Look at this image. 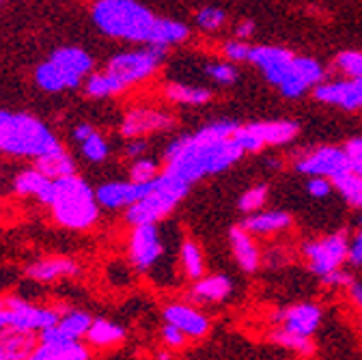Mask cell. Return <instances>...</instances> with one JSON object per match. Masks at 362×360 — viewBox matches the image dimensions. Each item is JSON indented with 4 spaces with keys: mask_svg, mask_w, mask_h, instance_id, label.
<instances>
[{
    "mask_svg": "<svg viewBox=\"0 0 362 360\" xmlns=\"http://www.w3.org/2000/svg\"><path fill=\"white\" fill-rule=\"evenodd\" d=\"M238 127V121H214L194 134L175 139L164 149V170L194 184L207 175L231 168L244 156L233 139Z\"/></svg>",
    "mask_w": 362,
    "mask_h": 360,
    "instance_id": "1",
    "label": "cell"
},
{
    "mask_svg": "<svg viewBox=\"0 0 362 360\" xmlns=\"http://www.w3.org/2000/svg\"><path fill=\"white\" fill-rule=\"evenodd\" d=\"M90 18L106 37L129 43H149L158 20L139 0H95Z\"/></svg>",
    "mask_w": 362,
    "mask_h": 360,
    "instance_id": "2",
    "label": "cell"
},
{
    "mask_svg": "<svg viewBox=\"0 0 362 360\" xmlns=\"http://www.w3.org/2000/svg\"><path fill=\"white\" fill-rule=\"evenodd\" d=\"M57 224L69 231H88L100 218V203L95 190L76 173L54 179V197L50 203Z\"/></svg>",
    "mask_w": 362,
    "mask_h": 360,
    "instance_id": "3",
    "label": "cell"
},
{
    "mask_svg": "<svg viewBox=\"0 0 362 360\" xmlns=\"http://www.w3.org/2000/svg\"><path fill=\"white\" fill-rule=\"evenodd\" d=\"M59 145L52 129L37 117L0 110V153L35 160Z\"/></svg>",
    "mask_w": 362,
    "mask_h": 360,
    "instance_id": "4",
    "label": "cell"
},
{
    "mask_svg": "<svg viewBox=\"0 0 362 360\" xmlns=\"http://www.w3.org/2000/svg\"><path fill=\"white\" fill-rule=\"evenodd\" d=\"M190 186L192 184H188L186 179H181L168 170L158 173L153 182H149L147 194L127 207L125 211L127 224H132V227H136V224H147V222L160 224L186 199V194L190 192Z\"/></svg>",
    "mask_w": 362,
    "mask_h": 360,
    "instance_id": "5",
    "label": "cell"
},
{
    "mask_svg": "<svg viewBox=\"0 0 362 360\" xmlns=\"http://www.w3.org/2000/svg\"><path fill=\"white\" fill-rule=\"evenodd\" d=\"M164 57H166V48L149 46L147 43V48L117 52L106 63V71L117 76L129 88L134 84H141V82L149 80L151 76H156Z\"/></svg>",
    "mask_w": 362,
    "mask_h": 360,
    "instance_id": "6",
    "label": "cell"
},
{
    "mask_svg": "<svg viewBox=\"0 0 362 360\" xmlns=\"http://www.w3.org/2000/svg\"><path fill=\"white\" fill-rule=\"evenodd\" d=\"M347 252H349V240L345 233H330L320 240H310L302 246L306 265L320 279L332 272V269L341 267L347 261Z\"/></svg>",
    "mask_w": 362,
    "mask_h": 360,
    "instance_id": "7",
    "label": "cell"
},
{
    "mask_svg": "<svg viewBox=\"0 0 362 360\" xmlns=\"http://www.w3.org/2000/svg\"><path fill=\"white\" fill-rule=\"evenodd\" d=\"M129 263L139 272H153L164 257V240L158 222L136 224L129 233Z\"/></svg>",
    "mask_w": 362,
    "mask_h": 360,
    "instance_id": "8",
    "label": "cell"
},
{
    "mask_svg": "<svg viewBox=\"0 0 362 360\" xmlns=\"http://www.w3.org/2000/svg\"><path fill=\"white\" fill-rule=\"evenodd\" d=\"M5 308H7V326L22 328L28 332H41L45 328L54 326L61 318V313L65 310L59 306L30 304L22 298H7Z\"/></svg>",
    "mask_w": 362,
    "mask_h": 360,
    "instance_id": "9",
    "label": "cell"
},
{
    "mask_svg": "<svg viewBox=\"0 0 362 360\" xmlns=\"http://www.w3.org/2000/svg\"><path fill=\"white\" fill-rule=\"evenodd\" d=\"M324 80H326V69L322 67L320 61H315L310 57H293L289 69L285 71L276 88L281 91V95L289 100H298Z\"/></svg>",
    "mask_w": 362,
    "mask_h": 360,
    "instance_id": "10",
    "label": "cell"
},
{
    "mask_svg": "<svg viewBox=\"0 0 362 360\" xmlns=\"http://www.w3.org/2000/svg\"><path fill=\"white\" fill-rule=\"evenodd\" d=\"M175 125V117L162 108L149 106H134L125 112L121 121V137L123 139H145L149 134L170 129Z\"/></svg>",
    "mask_w": 362,
    "mask_h": 360,
    "instance_id": "11",
    "label": "cell"
},
{
    "mask_svg": "<svg viewBox=\"0 0 362 360\" xmlns=\"http://www.w3.org/2000/svg\"><path fill=\"white\" fill-rule=\"evenodd\" d=\"M88 356L90 354L80 343V339H69L54 324L39 332V343L35 347L33 360H86Z\"/></svg>",
    "mask_w": 362,
    "mask_h": 360,
    "instance_id": "12",
    "label": "cell"
},
{
    "mask_svg": "<svg viewBox=\"0 0 362 360\" xmlns=\"http://www.w3.org/2000/svg\"><path fill=\"white\" fill-rule=\"evenodd\" d=\"M313 98L328 106H339L343 110H362V78L324 80L313 88Z\"/></svg>",
    "mask_w": 362,
    "mask_h": 360,
    "instance_id": "13",
    "label": "cell"
},
{
    "mask_svg": "<svg viewBox=\"0 0 362 360\" xmlns=\"http://www.w3.org/2000/svg\"><path fill=\"white\" fill-rule=\"evenodd\" d=\"M349 168V160L345 153V147H317L308 153H304L302 158H298L296 162V170L302 175H320V177H334L343 170Z\"/></svg>",
    "mask_w": 362,
    "mask_h": 360,
    "instance_id": "14",
    "label": "cell"
},
{
    "mask_svg": "<svg viewBox=\"0 0 362 360\" xmlns=\"http://www.w3.org/2000/svg\"><path fill=\"white\" fill-rule=\"evenodd\" d=\"M48 61L59 69V74L63 76L67 88L80 86L86 80V76L93 71V65H95L93 63V57H90L86 50L74 48V46L54 50Z\"/></svg>",
    "mask_w": 362,
    "mask_h": 360,
    "instance_id": "15",
    "label": "cell"
},
{
    "mask_svg": "<svg viewBox=\"0 0 362 360\" xmlns=\"http://www.w3.org/2000/svg\"><path fill=\"white\" fill-rule=\"evenodd\" d=\"M293 57H296L293 52H289L287 48H279V46H250L248 63L261 69V74L272 86H279Z\"/></svg>",
    "mask_w": 362,
    "mask_h": 360,
    "instance_id": "16",
    "label": "cell"
},
{
    "mask_svg": "<svg viewBox=\"0 0 362 360\" xmlns=\"http://www.w3.org/2000/svg\"><path fill=\"white\" fill-rule=\"evenodd\" d=\"M322 318L324 313L317 304L310 302H300L293 306H287L279 313H274V322L287 330H293L298 335H306L313 337L322 326Z\"/></svg>",
    "mask_w": 362,
    "mask_h": 360,
    "instance_id": "17",
    "label": "cell"
},
{
    "mask_svg": "<svg viewBox=\"0 0 362 360\" xmlns=\"http://www.w3.org/2000/svg\"><path fill=\"white\" fill-rule=\"evenodd\" d=\"M162 315H164L166 324L177 326L188 339H203V337H207V332L211 328L207 315H203L192 302L190 304L173 302L164 308Z\"/></svg>",
    "mask_w": 362,
    "mask_h": 360,
    "instance_id": "18",
    "label": "cell"
},
{
    "mask_svg": "<svg viewBox=\"0 0 362 360\" xmlns=\"http://www.w3.org/2000/svg\"><path fill=\"white\" fill-rule=\"evenodd\" d=\"M149 190V184H136V182H108L95 190L98 203L104 209H127L139 199H143Z\"/></svg>",
    "mask_w": 362,
    "mask_h": 360,
    "instance_id": "19",
    "label": "cell"
},
{
    "mask_svg": "<svg viewBox=\"0 0 362 360\" xmlns=\"http://www.w3.org/2000/svg\"><path fill=\"white\" fill-rule=\"evenodd\" d=\"M78 272H80V263L69 257H45L26 267V277L33 283H43V285L76 277Z\"/></svg>",
    "mask_w": 362,
    "mask_h": 360,
    "instance_id": "20",
    "label": "cell"
},
{
    "mask_svg": "<svg viewBox=\"0 0 362 360\" xmlns=\"http://www.w3.org/2000/svg\"><path fill=\"white\" fill-rule=\"evenodd\" d=\"M13 192L18 197L37 199L41 205L50 207L52 197H54V179L45 177L37 166H33V168H26L13 177Z\"/></svg>",
    "mask_w": 362,
    "mask_h": 360,
    "instance_id": "21",
    "label": "cell"
},
{
    "mask_svg": "<svg viewBox=\"0 0 362 360\" xmlns=\"http://www.w3.org/2000/svg\"><path fill=\"white\" fill-rule=\"evenodd\" d=\"M37 343L35 332L13 326L0 328V360H33Z\"/></svg>",
    "mask_w": 362,
    "mask_h": 360,
    "instance_id": "22",
    "label": "cell"
},
{
    "mask_svg": "<svg viewBox=\"0 0 362 360\" xmlns=\"http://www.w3.org/2000/svg\"><path fill=\"white\" fill-rule=\"evenodd\" d=\"M233 294V281L224 274H211V277H201L194 281L190 289V302L192 304H218L229 300Z\"/></svg>",
    "mask_w": 362,
    "mask_h": 360,
    "instance_id": "23",
    "label": "cell"
},
{
    "mask_svg": "<svg viewBox=\"0 0 362 360\" xmlns=\"http://www.w3.org/2000/svg\"><path fill=\"white\" fill-rule=\"evenodd\" d=\"M291 214L289 211H283V209H269V211H255L250 214L244 222L242 227L246 231H250L252 236H274V233H281L285 229L291 227Z\"/></svg>",
    "mask_w": 362,
    "mask_h": 360,
    "instance_id": "24",
    "label": "cell"
},
{
    "mask_svg": "<svg viewBox=\"0 0 362 360\" xmlns=\"http://www.w3.org/2000/svg\"><path fill=\"white\" fill-rule=\"evenodd\" d=\"M229 242H231L235 261L244 272H257L261 265V252L252 240V233L246 231L244 227H233L229 233Z\"/></svg>",
    "mask_w": 362,
    "mask_h": 360,
    "instance_id": "25",
    "label": "cell"
},
{
    "mask_svg": "<svg viewBox=\"0 0 362 360\" xmlns=\"http://www.w3.org/2000/svg\"><path fill=\"white\" fill-rule=\"evenodd\" d=\"M190 37V28L179 22V20H170V18H158L149 37V46H160V48H170V46H179Z\"/></svg>",
    "mask_w": 362,
    "mask_h": 360,
    "instance_id": "26",
    "label": "cell"
},
{
    "mask_svg": "<svg viewBox=\"0 0 362 360\" xmlns=\"http://www.w3.org/2000/svg\"><path fill=\"white\" fill-rule=\"evenodd\" d=\"M250 125L261 137L265 147L287 145L300 134V125L296 121H261V123H250Z\"/></svg>",
    "mask_w": 362,
    "mask_h": 360,
    "instance_id": "27",
    "label": "cell"
},
{
    "mask_svg": "<svg viewBox=\"0 0 362 360\" xmlns=\"http://www.w3.org/2000/svg\"><path fill=\"white\" fill-rule=\"evenodd\" d=\"M127 91V86L117 78L112 76L110 71H100V74H93L90 71L84 80V93L88 98H95V100H104V98H115V95H121Z\"/></svg>",
    "mask_w": 362,
    "mask_h": 360,
    "instance_id": "28",
    "label": "cell"
},
{
    "mask_svg": "<svg viewBox=\"0 0 362 360\" xmlns=\"http://www.w3.org/2000/svg\"><path fill=\"white\" fill-rule=\"evenodd\" d=\"M35 166L50 179H61V177H69L76 173V164H74L71 156L61 145L48 153L35 158Z\"/></svg>",
    "mask_w": 362,
    "mask_h": 360,
    "instance_id": "29",
    "label": "cell"
},
{
    "mask_svg": "<svg viewBox=\"0 0 362 360\" xmlns=\"http://www.w3.org/2000/svg\"><path fill=\"white\" fill-rule=\"evenodd\" d=\"M164 98L175 104L184 106H203L211 100V91L203 86L184 84V82H168L164 86Z\"/></svg>",
    "mask_w": 362,
    "mask_h": 360,
    "instance_id": "30",
    "label": "cell"
},
{
    "mask_svg": "<svg viewBox=\"0 0 362 360\" xmlns=\"http://www.w3.org/2000/svg\"><path fill=\"white\" fill-rule=\"evenodd\" d=\"M123 339H125V330L110 320H93V324H90V328L86 332V341L100 349L115 347Z\"/></svg>",
    "mask_w": 362,
    "mask_h": 360,
    "instance_id": "31",
    "label": "cell"
},
{
    "mask_svg": "<svg viewBox=\"0 0 362 360\" xmlns=\"http://www.w3.org/2000/svg\"><path fill=\"white\" fill-rule=\"evenodd\" d=\"M179 263H181V269H184V277L188 281H199L201 277H205V257H203L201 246L194 240L181 242Z\"/></svg>",
    "mask_w": 362,
    "mask_h": 360,
    "instance_id": "32",
    "label": "cell"
},
{
    "mask_svg": "<svg viewBox=\"0 0 362 360\" xmlns=\"http://www.w3.org/2000/svg\"><path fill=\"white\" fill-rule=\"evenodd\" d=\"M269 341L281 345L283 349H289L298 356H313L315 354V343H313V337H306V335H298L293 330H287L283 326H279L276 330L269 332Z\"/></svg>",
    "mask_w": 362,
    "mask_h": 360,
    "instance_id": "33",
    "label": "cell"
},
{
    "mask_svg": "<svg viewBox=\"0 0 362 360\" xmlns=\"http://www.w3.org/2000/svg\"><path fill=\"white\" fill-rule=\"evenodd\" d=\"M332 184H334V190L345 199V203L362 209V175L347 168L332 177Z\"/></svg>",
    "mask_w": 362,
    "mask_h": 360,
    "instance_id": "34",
    "label": "cell"
},
{
    "mask_svg": "<svg viewBox=\"0 0 362 360\" xmlns=\"http://www.w3.org/2000/svg\"><path fill=\"white\" fill-rule=\"evenodd\" d=\"M90 324H93V318L84 310H76V308H65L61 313V318L57 322L59 330L63 335H67L69 339H82L86 337Z\"/></svg>",
    "mask_w": 362,
    "mask_h": 360,
    "instance_id": "35",
    "label": "cell"
},
{
    "mask_svg": "<svg viewBox=\"0 0 362 360\" xmlns=\"http://www.w3.org/2000/svg\"><path fill=\"white\" fill-rule=\"evenodd\" d=\"M80 147H82V156H84L88 162H93V164H102V162H106L108 156H110V145H108V141L102 137V134H98V132L90 134V137H88L86 141H82Z\"/></svg>",
    "mask_w": 362,
    "mask_h": 360,
    "instance_id": "36",
    "label": "cell"
},
{
    "mask_svg": "<svg viewBox=\"0 0 362 360\" xmlns=\"http://www.w3.org/2000/svg\"><path fill=\"white\" fill-rule=\"evenodd\" d=\"M334 67L345 78H362V52L345 50L334 59Z\"/></svg>",
    "mask_w": 362,
    "mask_h": 360,
    "instance_id": "37",
    "label": "cell"
},
{
    "mask_svg": "<svg viewBox=\"0 0 362 360\" xmlns=\"http://www.w3.org/2000/svg\"><path fill=\"white\" fill-rule=\"evenodd\" d=\"M205 74L214 80V82H218V84H222V86H229V84H233L235 80H238V69H235V65L231 63V61H211V63H207L205 65Z\"/></svg>",
    "mask_w": 362,
    "mask_h": 360,
    "instance_id": "38",
    "label": "cell"
},
{
    "mask_svg": "<svg viewBox=\"0 0 362 360\" xmlns=\"http://www.w3.org/2000/svg\"><path fill=\"white\" fill-rule=\"evenodd\" d=\"M160 166L158 162L149 160V158H136L129 166V179L136 184H149L158 177Z\"/></svg>",
    "mask_w": 362,
    "mask_h": 360,
    "instance_id": "39",
    "label": "cell"
},
{
    "mask_svg": "<svg viewBox=\"0 0 362 360\" xmlns=\"http://www.w3.org/2000/svg\"><path fill=\"white\" fill-rule=\"evenodd\" d=\"M233 139L238 141V145L242 147L244 153H259L265 147L252 125H240L233 134Z\"/></svg>",
    "mask_w": 362,
    "mask_h": 360,
    "instance_id": "40",
    "label": "cell"
},
{
    "mask_svg": "<svg viewBox=\"0 0 362 360\" xmlns=\"http://www.w3.org/2000/svg\"><path fill=\"white\" fill-rule=\"evenodd\" d=\"M194 22H197V26L201 30H209L211 33V30H218V28L224 26L226 13L222 9H218V7H203L201 11H197Z\"/></svg>",
    "mask_w": 362,
    "mask_h": 360,
    "instance_id": "41",
    "label": "cell"
},
{
    "mask_svg": "<svg viewBox=\"0 0 362 360\" xmlns=\"http://www.w3.org/2000/svg\"><path fill=\"white\" fill-rule=\"evenodd\" d=\"M265 201H267V186H255V188H250V190H246L244 194H242V199H240V209L242 211H246V214H255V211H259L263 205H265Z\"/></svg>",
    "mask_w": 362,
    "mask_h": 360,
    "instance_id": "42",
    "label": "cell"
},
{
    "mask_svg": "<svg viewBox=\"0 0 362 360\" xmlns=\"http://www.w3.org/2000/svg\"><path fill=\"white\" fill-rule=\"evenodd\" d=\"M222 54L226 61H231V63H244L248 61L250 57V46L244 41V39H233V41H226L224 46H222Z\"/></svg>",
    "mask_w": 362,
    "mask_h": 360,
    "instance_id": "43",
    "label": "cell"
},
{
    "mask_svg": "<svg viewBox=\"0 0 362 360\" xmlns=\"http://www.w3.org/2000/svg\"><path fill=\"white\" fill-rule=\"evenodd\" d=\"M332 190H334V184H332L330 177L326 179V177H320V175H313L308 179V184H306V192L310 197H315V199H326V197L332 194Z\"/></svg>",
    "mask_w": 362,
    "mask_h": 360,
    "instance_id": "44",
    "label": "cell"
},
{
    "mask_svg": "<svg viewBox=\"0 0 362 360\" xmlns=\"http://www.w3.org/2000/svg\"><path fill=\"white\" fill-rule=\"evenodd\" d=\"M345 153L349 160V170L362 175V139H351L345 143Z\"/></svg>",
    "mask_w": 362,
    "mask_h": 360,
    "instance_id": "45",
    "label": "cell"
},
{
    "mask_svg": "<svg viewBox=\"0 0 362 360\" xmlns=\"http://www.w3.org/2000/svg\"><path fill=\"white\" fill-rule=\"evenodd\" d=\"M162 341H164V345L168 347V349H181L186 345V341H188V337L181 332L177 326H173V324H166L164 328H162Z\"/></svg>",
    "mask_w": 362,
    "mask_h": 360,
    "instance_id": "46",
    "label": "cell"
},
{
    "mask_svg": "<svg viewBox=\"0 0 362 360\" xmlns=\"http://www.w3.org/2000/svg\"><path fill=\"white\" fill-rule=\"evenodd\" d=\"M351 281H354L351 274L345 272L343 267H337V269H332V272H328V274L322 277V283L328 285V287H349Z\"/></svg>",
    "mask_w": 362,
    "mask_h": 360,
    "instance_id": "47",
    "label": "cell"
},
{
    "mask_svg": "<svg viewBox=\"0 0 362 360\" xmlns=\"http://www.w3.org/2000/svg\"><path fill=\"white\" fill-rule=\"evenodd\" d=\"M347 261H349L354 267H360V265H362V227H360V231L349 240Z\"/></svg>",
    "mask_w": 362,
    "mask_h": 360,
    "instance_id": "48",
    "label": "cell"
},
{
    "mask_svg": "<svg viewBox=\"0 0 362 360\" xmlns=\"http://www.w3.org/2000/svg\"><path fill=\"white\" fill-rule=\"evenodd\" d=\"M147 151V143L143 139H129V143L125 145V156L129 160H136V158H143V153Z\"/></svg>",
    "mask_w": 362,
    "mask_h": 360,
    "instance_id": "49",
    "label": "cell"
},
{
    "mask_svg": "<svg viewBox=\"0 0 362 360\" xmlns=\"http://www.w3.org/2000/svg\"><path fill=\"white\" fill-rule=\"evenodd\" d=\"M93 132H95V129H93V125H90V123H78V125L74 127V134H71V137H74V141L82 143V141H86Z\"/></svg>",
    "mask_w": 362,
    "mask_h": 360,
    "instance_id": "50",
    "label": "cell"
},
{
    "mask_svg": "<svg viewBox=\"0 0 362 360\" xmlns=\"http://www.w3.org/2000/svg\"><path fill=\"white\" fill-rule=\"evenodd\" d=\"M252 35H255V22H250V20H246V22H242V24H238V28H235V37L238 39H252Z\"/></svg>",
    "mask_w": 362,
    "mask_h": 360,
    "instance_id": "51",
    "label": "cell"
},
{
    "mask_svg": "<svg viewBox=\"0 0 362 360\" xmlns=\"http://www.w3.org/2000/svg\"><path fill=\"white\" fill-rule=\"evenodd\" d=\"M349 298L354 300L358 308H362V283H356V281L349 283Z\"/></svg>",
    "mask_w": 362,
    "mask_h": 360,
    "instance_id": "52",
    "label": "cell"
},
{
    "mask_svg": "<svg viewBox=\"0 0 362 360\" xmlns=\"http://www.w3.org/2000/svg\"><path fill=\"white\" fill-rule=\"evenodd\" d=\"M360 330H362V320H360Z\"/></svg>",
    "mask_w": 362,
    "mask_h": 360,
    "instance_id": "53",
    "label": "cell"
},
{
    "mask_svg": "<svg viewBox=\"0 0 362 360\" xmlns=\"http://www.w3.org/2000/svg\"><path fill=\"white\" fill-rule=\"evenodd\" d=\"M360 227H362V218H360Z\"/></svg>",
    "mask_w": 362,
    "mask_h": 360,
    "instance_id": "54",
    "label": "cell"
},
{
    "mask_svg": "<svg viewBox=\"0 0 362 360\" xmlns=\"http://www.w3.org/2000/svg\"><path fill=\"white\" fill-rule=\"evenodd\" d=\"M0 5H3V0H0Z\"/></svg>",
    "mask_w": 362,
    "mask_h": 360,
    "instance_id": "55",
    "label": "cell"
}]
</instances>
